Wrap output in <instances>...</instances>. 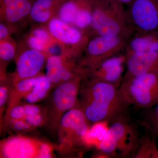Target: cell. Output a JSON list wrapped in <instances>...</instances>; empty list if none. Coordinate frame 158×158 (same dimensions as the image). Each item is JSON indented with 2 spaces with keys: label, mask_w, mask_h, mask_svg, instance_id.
I'll list each match as a JSON object with an SVG mask.
<instances>
[{
  "label": "cell",
  "mask_w": 158,
  "mask_h": 158,
  "mask_svg": "<svg viewBox=\"0 0 158 158\" xmlns=\"http://www.w3.org/2000/svg\"><path fill=\"white\" fill-rule=\"evenodd\" d=\"M119 87L91 78L81 86L79 107L91 122H112L125 116L129 106L122 96Z\"/></svg>",
  "instance_id": "6da1fadb"
},
{
  "label": "cell",
  "mask_w": 158,
  "mask_h": 158,
  "mask_svg": "<svg viewBox=\"0 0 158 158\" xmlns=\"http://www.w3.org/2000/svg\"><path fill=\"white\" fill-rule=\"evenodd\" d=\"M90 28L96 36L130 37L135 32L128 20L124 4L119 0H94Z\"/></svg>",
  "instance_id": "7a4b0ae2"
},
{
  "label": "cell",
  "mask_w": 158,
  "mask_h": 158,
  "mask_svg": "<svg viewBox=\"0 0 158 158\" xmlns=\"http://www.w3.org/2000/svg\"><path fill=\"white\" fill-rule=\"evenodd\" d=\"M111 122L98 149L107 153L111 158H132L139 144L137 128L129 122L125 116Z\"/></svg>",
  "instance_id": "3957f363"
},
{
  "label": "cell",
  "mask_w": 158,
  "mask_h": 158,
  "mask_svg": "<svg viewBox=\"0 0 158 158\" xmlns=\"http://www.w3.org/2000/svg\"><path fill=\"white\" fill-rule=\"evenodd\" d=\"M119 89L129 106L151 107L158 102V70L122 80Z\"/></svg>",
  "instance_id": "277c9868"
},
{
  "label": "cell",
  "mask_w": 158,
  "mask_h": 158,
  "mask_svg": "<svg viewBox=\"0 0 158 158\" xmlns=\"http://www.w3.org/2000/svg\"><path fill=\"white\" fill-rule=\"evenodd\" d=\"M1 153L9 158H49L53 155L48 143L22 136L5 140L1 144Z\"/></svg>",
  "instance_id": "5b68a950"
},
{
  "label": "cell",
  "mask_w": 158,
  "mask_h": 158,
  "mask_svg": "<svg viewBox=\"0 0 158 158\" xmlns=\"http://www.w3.org/2000/svg\"><path fill=\"white\" fill-rule=\"evenodd\" d=\"M129 38L121 35H98L88 41L86 47L87 56L84 62L89 67L88 70L124 50Z\"/></svg>",
  "instance_id": "8992f818"
},
{
  "label": "cell",
  "mask_w": 158,
  "mask_h": 158,
  "mask_svg": "<svg viewBox=\"0 0 158 158\" xmlns=\"http://www.w3.org/2000/svg\"><path fill=\"white\" fill-rule=\"evenodd\" d=\"M126 10L134 31L158 32V0H134Z\"/></svg>",
  "instance_id": "52a82bcc"
},
{
  "label": "cell",
  "mask_w": 158,
  "mask_h": 158,
  "mask_svg": "<svg viewBox=\"0 0 158 158\" xmlns=\"http://www.w3.org/2000/svg\"><path fill=\"white\" fill-rule=\"evenodd\" d=\"M89 122L79 107L65 113L60 121L59 136L61 142L71 147L84 146L83 138L90 127Z\"/></svg>",
  "instance_id": "ba28073f"
},
{
  "label": "cell",
  "mask_w": 158,
  "mask_h": 158,
  "mask_svg": "<svg viewBox=\"0 0 158 158\" xmlns=\"http://www.w3.org/2000/svg\"><path fill=\"white\" fill-rule=\"evenodd\" d=\"M82 76H76L59 85L53 94V104L58 114H62L76 108L81 86Z\"/></svg>",
  "instance_id": "9c48e42d"
},
{
  "label": "cell",
  "mask_w": 158,
  "mask_h": 158,
  "mask_svg": "<svg viewBox=\"0 0 158 158\" xmlns=\"http://www.w3.org/2000/svg\"><path fill=\"white\" fill-rule=\"evenodd\" d=\"M126 62L125 54L117 55L101 63L95 68L88 70L92 78L120 87L123 77L124 65Z\"/></svg>",
  "instance_id": "30bf717a"
},
{
  "label": "cell",
  "mask_w": 158,
  "mask_h": 158,
  "mask_svg": "<svg viewBox=\"0 0 158 158\" xmlns=\"http://www.w3.org/2000/svg\"><path fill=\"white\" fill-rule=\"evenodd\" d=\"M127 71L123 80L158 70V50L147 51L126 57Z\"/></svg>",
  "instance_id": "8fae6325"
},
{
  "label": "cell",
  "mask_w": 158,
  "mask_h": 158,
  "mask_svg": "<svg viewBox=\"0 0 158 158\" xmlns=\"http://www.w3.org/2000/svg\"><path fill=\"white\" fill-rule=\"evenodd\" d=\"M45 56L41 52L35 50L25 51L16 62V71L20 80L35 77L42 68Z\"/></svg>",
  "instance_id": "7c38bea8"
},
{
  "label": "cell",
  "mask_w": 158,
  "mask_h": 158,
  "mask_svg": "<svg viewBox=\"0 0 158 158\" xmlns=\"http://www.w3.org/2000/svg\"><path fill=\"white\" fill-rule=\"evenodd\" d=\"M71 25L59 18H53L49 23V31L56 39L65 44L80 45L84 43L86 37L81 31Z\"/></svg>",
  "instance_id": "4fadbf2b"
},
{
  "label": "cell",
  "mask_w": 158,
  "mask_h": 158,
  "mask_svg": "<svg viewBox=\"0 0 158 158\" xmlns=\"http://www.w3.org/2000/svg\"><path fill=\"white\" fill-rule=\"evenodd\" d=\"M126 57L147 51L158 50V32L135 31L124 48Z\"/></svg>",
  "instance_id": "5bb4252c"
},
{
  "label": "cell",
  "mask_w": 158,
  "mask_h": 158,
  "mask_svg": "<svg viewBox=\"0 0 158 158\" xmlns=\"http://www.w3.org/2000/svg\"><path fill=\"white\" fill-rule=\"evenodd\" d=\"M35 0H1V9L6 20L14 23L30 14Z\"/></svg>",
  "instance_id": "9a60e30c"
},
{
  "label": "cell",
  "mask_w": 158,
  "mask_h": 158,
  "mask_svg": "<svg viewBox=\"0 0 158 158\" xmlns=\"http://www.w3.org/2000/svg\"><path fill=\"white\" fill-rule=\"evenodd\" d=\"M65 0H35L31 8L30 15L34 21L43 23L51 17L55 9L59 7Z\"/></svg>",
  "instance_id": "2e32d148"
},
{
  "label": "cell",
  "mask_w": 158,
  "mask_h": 158,
  "mask_svg": "<svg viewBox=\"0 0 158 158\" xmlns=\"http://www.w3.org/2000/svg\"><path fill=\"white\" fill-rule=\"evenodd\" d=\"M156 138L148 132L140 138L138 149L132 158H158Z\"/></svg>",
  "instance_id": "e0dca14e"
},
{
  "label": "cell",
  "mask_w": 158,
  "mask_h": 158,
  "mask_svg": "<svg viewBox=\"0 0 158 158\" xmlns=\"http://www.w3.org/2000/svg\"><path fill=\"white\" fill-rule=\"evenodd\" d=\"M85 0H65L59 8V18L73 25L79 9Z\"/></svg>",
  "instance_id": "ac0fdd59"
},
{
  "label": "cell",
  "mask_w": 158,
  "mask_h": 158,
  "mask_svg": "<svg viewBox=\"0 0 158 158\" xmlns=\"http://www.w3.org/2000/svg\"><path fill=\"white\" fill-rule=\"evenodd\" d=\"M65 67L62 58L58 56H52L47 61L46 76L52 84L62 81V75Z\"/></svg>",
  "instance_id": "d6986e66"
},
{
  "label": "cell",
  "mask_w": 158,
  "mask_h": 158,
  "mask_svg": "<svg viewBox=\"0 0 158 158\" xmlns=\"http://www.w3.org/2000/svg\"><path fill=\"white\" fill-rule=\"evenodd\" d=\"M51 85L52 83L46 76L38 77L36 85L31 92L26 95V100L32 104L44 98L50 89Z\"/></svg>",
  "instance_id": "ffe728a7"
},
{
  "label": "cell",
  "mask_w": 158,
  "mask_h": 158,
  "mask_svg": "<svg viewBox=\"0 0 158 158\" xmlns=\"http://www.w3.org/2000/svg\"><path fill=\"white\" fill-rule=\"evenodd\" d=\"M154 107L147 108L144 120L140 123L152 137L158 136V102Z\"/></svg>",
  "instance_id": "44dd1931"
},
{
  "label": "cell",
  "mask_w": 158,
  "mask_h": 158,
  "mask_svg": "<svg viewBox=\"0 0 158 158\" xmlns=\"http://www.w3.org/2000/svg\"><path fill=\"white\" fill-rule=\"evenodd\" d=\"M38 77H32L19 80L15 86V90L17 93L16 96H26L31 92L38 81Z\"/></svg>",
  "instance_id": "7402d4cb"
},
{
  "label": "cell",
  "mask_w": 158,
  "mask_h": 158,
  "mask_svg": "<svg viewBox=\"0 0 158 158\" xmlns=\"http://www.w3.org/2000/svg\"><path fill=\"white\" fill-rule=\"evenodd\" d=\"M15 56V50L13 46L10 43L1 40L0 44V57L3 61L12 60Z\"/></svg>",
  "instance_id": "603a6c76"
},
{
  "label": "cell",
  "mask_w": 158,
  "mask_h": 158,
  "mask_svg": "<svg viewBox=\"0 0 158 158\" xmlns=\"http://www.w3.org/2000/svg\"><path fill=\"white\" fill-rule=\"evenodd\" d=\"M27 42L31 49L40 52L44 50L47 45L44 41L33 35L29 37Z\"/></svg>",
  "instance_id": "cb8c5ba5"
},
{
  "label": "cell",
  "mask_w": 158,
  "mask_h": 158,
  "mask_svg": "<svg viewBox=\"0 0 158 158\" xmlns=\"http://www.w3.org/2000/svg\"><path fill=\"white\" fill-rule=\"evenodd\" d=\"M26 115L24 106L12 107L10 111V116L12 119H24Z\"/></svg>",
  "instance_id": "d4e9b609"
},
{
  "label": "cell",
  "mask_w": 158,
  "mask_h": 158,
  "mask_svg": "<svg viewBox=\"0 0 158 158\" xmlns=\"http://www.w3.org/2000/svg\"><path fill=\"white\" fill-rule=\"evenodd\" d=\"M24 120L32 127L38 126L43 122V118L40 113L27 115Z\"/></svg>",
  "instance_id": "484cf974"
},
{
  "label": "cell",
  "mask_w": 158,
  "mask_h": 158,
  "mask_svg": "<svg viewBox=\"0 0 158 158\" xmlns=\"http://www.w3.org/2000/svg\"><path fill=\"white\" fill-rule=\"evenodd\" d=\"M32 35L41 40L48 44L50 40V35L48 32L44 29L37 28L34 29L32 33Z\"/></svg>",
  "instance_id": "4316f807"
},
{
  "label": "cell",
  "mask_w": 158,
  "mask_h": 158,
  "mask_svg": "<svg viewBox=\"0 0 158 158\" xmlns=\"http://www.w3.org/2000/svg\"><path fill=\"white\" fill-rule=\"evenodd\" d=\"M12 121L13 127L17 131L30 129L32 127L24 119H12Z\"/></svg>",
  "instance_id": "83f0119b"
},
{
  "label": "cell",
  "mask_w": 158,
  "mask_h": 158,
  "mask_svg": "<svg viewBox=\"0 0 158 158\" xmlns=\"http://www.w3.org/2000/svg\"><path fill=\"white\" fill-rule=\"evenodd\" d=\"M8 97V90L6 86H1L0 88V107L5 105Z\"/></svg>",
  "instance_id": "f1b7e54d"
},
{
  "label": "cell",
  "mask_w": 158,
  "mask_h": 158,
  "mask_svg": "<svg viewBox=\"0 0 158 158\" xmlns=\"http://www.w3.org/2000/svg\"><path fill=\"white\" fill-rule=\"evenodd\" d=\"M26 114L31 115V114H37L40 113V109L37 106L34 105H25ZM26 115V116H27Z\"/></svg>",
  "instance_id": "f546056e"
},
{
  "label": "cell",
  "mask_w": 158,
  "mask_h": 158,
  "mask_svg": "<svg viewBox=\"0 0 158 158\" xmlns=\"http://www.w3.org/2000/svg\"><path fill=\"white\" fill-rule=\"evenodd\" d=\"M9 30L6 26L1 23L0 24V39L3 40L7 37L9 35Z\"/></svg>",
  "instance_id": "4dcf8cb0"
},
{
  "label": "cell",
  "mask_w": 158,
  "mask_h": 158,
  "mask_svg": "<svg viewBox=\"0 0 158 158\" xmlns=\"http://www.w3.org/2000/svg\"><path fill=\"white\" fill-rule=\"evenodd\" d=\"M94 157L96 158H111L110 155L108 154L107 153L104 152L103 151L98 149V151L93 156Z\"/></svg>",
  "instance_id": "1f68e13d"
},
{
  "label": "cell",
  "mask_w": 158,
  "mask_h": 158,
  "mask_svg": "<svg viewBox=\"0 0 158 158\" xmlns=\"http://www.w3.org/2000/svg\"><path fill=\"white\" fill-rule=\"evenodd\" d=\"M122 3H123V4H128L129 5L134 0H119Z\"/></svg>",
  "instance_id": "d6a6232c"
}]
</instances>
